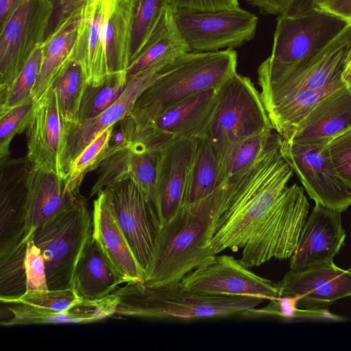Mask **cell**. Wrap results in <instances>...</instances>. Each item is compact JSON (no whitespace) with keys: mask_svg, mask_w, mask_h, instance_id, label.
<instances>
[{"mask_svg":"<svg viewBox=\"0 0 351 351\" xmlns=\"http://www.w3.org/2000/svg\"><path fill=\"white\" fill-rule=\"evenodd\" d=\"M275 133L256 160L224 182L217 192L206 247L213 254L241 250L247 268L294 253L310 205L302 187L288 186L293 170Z\"/></svg>","mask_w":351,"mask_h":351,"instance_id":"6da1fadb","label":"cell"},{"mask_svg":"<svg viewBox=\"0 0 351 351\" xmlns=\"http://www.w3.org/2000/svg\"><path fill=\"white\" fill-rule=\"evenodd\" d=\"M112 293L116 315L151 319L195 320L242 315L265 300L260 298L214 295L185 289L180 283L149 285L127 282Z\"/></svg>","mask_w":351,"mask_h":351,"instance_id":"7a4b0ae2","label":"cell"},{"mask_svg":"<svg viewBox=\"0 0 351 351\" xmlns=\"http://www.w3.org/2000/svg\"><path fill=\"white\" fill-rule=\"evenodd\" d=\"M237 53L233 49L183 53L176 64L136 101L129 113L135 130L199 93L218 88L237 72Z\"/></svg>","mask_w":351,"mask_h":351,"instance_id":"3957f363","label":"cell"},{"mask_svg":"<svg viewBox=\"0 0 351 351\" xmlns=\"http://www.w3.org/2000/svg\"><path fill=\"white\" fill-rule=\"evenodd\" d=\"M217 192L199 202L183 206L160 226L151 271L144 283H179L189 272L215 255L206 247V242Z\"/></svg>","mask_w":351,"mask_h":351,"instance_id":"277c9868","label":"cell"},{"mask_svg":"<svg viewBox=\"0 0 351 351\" xmlns=\"http://www.w3.org/2000/svg\"><path fill=\"white\" fill-rule=\"evenodd\" d=\"M92 232L93 216L80 193L32 233L44 259L49 290L72 289L75 265Z\"/></svg>","mask_w":351,"mask_h":351,"instance_id":"5b68a950","label":"cell"},{"mask_svg":"<svg viewBox=\"0 0 351 351\" xmlns=\"http://www.w3.org/2000/svg\"><path fill=\"white\" fill-rule=\"evenodd\" d=\"M273 130L261 93L249 77L235 72L217 88L215 112L204 136L219 156L234 144Z\"/></svg>","mask_w":351,"mask_h":351,"instance_id":"8992f818","label":"cell"},{"mask_svg":"<svg viewBox=\"0 0 351 351\" xmlns=\"http://www.w3.org/2000/svg\"><path fill=\"white\" fill-rule=\"evenodd\" d=\"M271 55L258 75L280 73L324 49L349 24L330 13L315 10L300 16H277Z\"/></svg>","mask_w":351,"mask_h":351,"instance_id":"52a82bcc","label":"cell"},{"mask_svg":"<svg viewBox=\"0 0 351 351\" xmlns=\"http://www.w3.org/2000/svg\"><path fill=\"white\" fill-rule=\"evenodd\" d=\"M351 51V25L318 53L276 75H258L265 110L306 90H315L341 80Z\"/></svg>","mask_w":351,"mask_h":351,"instance_id":"ba28073f","label":"cell"},{"mask_svg":"<svg viewBox=\"0 0 351 351\" xmlns=\"http://www.w3.org/2000/svg\"><path fill=\"white\" fill-rule=\"evenodd\" d=\"M52 12L51 0H21L0 25V97L10 90L44 42Z\"/></svg>","mask_w":351,"mask_h":351,"instance_id":"9c48e42d","label":"cell"},{"mask_svg":"<svg viewBox=\"0 0 351 351\" xmlns=\"http://www.w3.org/2000/svg\"><path fill=\"white\" fill-rule=\"evenodd\" d=\"M172 10L177 27L191 51L239 47L256 35L257 16L240 7L214 11Z\"/></svg>","mask_w":351,"mask_h":351,"instance_id":"30bf717a","label":"cell"},{"mask_svg":"<svg viewBox=\"0 0 351 351\" xmlns=\"http://www.w3.org/2000/svg\"><path fill=\"white\" fill-rule=\"evenodd\" d=\"M105 189L110 195L115 219L145 279L151 271L161 226L156 207L131 178Z\"/></svg>","mask_w":351,"mask_h":351,"instance_id":"8fae6325","label":"cell"},{"mask_svg":"<svg viewBox=\"0 0 351 351\" xmlns=\"http://www.w3.org/2000/svg\"><path fill=\"white\" fill-rule=\"evenodd\" d=\"M280 151L315 204L340 212L351 205V187L337 173L326 144L282 139Z\"/></svg>","mask_w":351,"mask_h":351,"instance_id":"7c38bea8","label":"cell"},{"mask_svg":"<svg viewBox=\"0 0 351 351\" xmlns=\"http://www.w3.org/2000/svg\"><path fill=\"white\" fill-rule=\"evenodd\" d=\"M217 88L199 93L169 108L135 130L133 144L160 152L182 139L206 134L217 104Z\"/></svg>","mask_w":351,"mask_h":351,"instance_id":"4fadbf2b","label":"cell"},{"mask_svg":"<svg viewBox=\"0 0 351 351\" xmlns=\"http://www.w3.org/2000/svg\"><path fill=\"white\" fill-rule=\"evenodd\" d=\"M195 293L243 296L270 300L279 296L278 284L259 276L230 255L217 254L189 272L180 282Z\"/></svg>","mask_w":351,"mask_h":351,"instance_id":"5bb4252c","label":"cell"},{"mask_svg":"<svg viewBox=\"0 0 351 351\" xmlns=\"http://www.w3.org/2000/svg\"><path fill=\"white\" fill-rule=\"evenodd\" d=\"M182 54L163 59L129 77L122 95L99 115L81 123H66L62 161L65 178L69 166L80 153L101 132L128 115L140 95L169 72L176 64Z\"/></svg>","mask_w":351,"mask_h":351,"instance_id":"9a60e30c","label":"cell"},{"mask_svg":"<svg viewBox=\"0 0 351 351\" xmlns=\"http://www.w3.org/2000/svg\"><path fill=\"white\" fill-rule=\"evenodd\" d=\"M66 123L61 114L53 89L49 87L35 102L25 130L26 156L33 166L65 178L62 161Z\"/></svg>","mask_w":351,"mask_h":351,"instance_id":"2e32d148","label":"cell"},{"mask_svg":"<svg viewBox=\"0 0 351 351\" xmlns=\"http://www.w3.org/2000/svg\"><path fill=\"white\" fill-rule=\"evenodd\" d=\"M341 212L315 204L290 258V271L298 273L334 264L344 245Z\"/></svg>","mask_w":351,"mask_h":351,"instance_id":"e0dca14e","label":"cell"},{"mask_svg":"<svg viewBox=\"0 0 351 351\" xmlns=\"http://www.w3.org/2000/svg\"><path fill=\"white\" fill-rule=\"evenodd\" d=\"M0 254L24 238L29 181L33 165L25 156L0 159Z\"/></svg>","mask_w":351,"mask_h":351,"instance_id":"ac0fdd59","label":"cell"},{"mask_svg":"<svg viewBox=\"0 0 351 351\" xmlns=\"http://www.w3.org/2000/svg\"><path fill=\"white\" fill-rule=\"evenodd\" d=\"M199 138L182 139L160 152L154 204L161 226L184 206L189 167Z\"/></svg>","mask_w":351,"mask_h":351,"instance_id":"d6986e66","label":"cell"},{"mask_svg":"<svg viewBox=\"0 0 351 351\" xmlns=\"http://www.w3.org/2000/svg\"><path fill=\"white\" fill-rule=\"evenodd\" d=\"M48 289L45 265L32 234L0 254V300L16 304L27 292Z\"/></svg>","mask_w":351,"mask_h":351,"instance_id":"ffe728a7","label":"cell"},{"mask_svg":"<svg viewBox=\"0 0 351 351\" xmlns=\"http://www.w3.org/2000/svg\"><path fill=\"white\" fill-rule=\"evenodd\" d=\"M277 284L279 296H298L300 307L322 308L351 297V271L335 263L298 273L289 271Z\"/></svg>","mask_w":351,"mask_h":351,"instance_id":"44dd1931","label":"cell"},{"mask_svg":"<svg viewBox=\"0 0 351 351\" xmlns=\"http://www.w3.org/2000/svg\"><path fill=\"white\" fill-rule=\"evenodd\" d=\"M108 0H86L83 5L72 60L80 65L86 84L94 86L110 76L104 45V21Z\"/></svg>","mask_w":351,"mask_h":351,"instance_id":"7402d4cb","label":"cell"},{"mask_svg":"<svg viewBox=\"0 0 351 351\" xmlns=\"http://www.w3.org/2000/svg\"><path fill=\"white\" fill-rule=\"evenodd\" d=\"M351 126V92L343 85L318 101L287 139L298 144H327Z\"/></svg>","mask_w":351,"mask_h":351,"instance_id":"603a6c76","label":"cell"},{"mask_svg":"<svg viewBox=\"0 0 351 351\" xmlns=\"http://www.w3.org/2000/svg\"><path fill=\"white\" fill-rule=\"evenodd\" d=\"M92 216L93 237L126 283L143 282L145 275L115 219L107 190L97 195Z\"/></svg>","mask_w":351,"mask_h":351,"instance_id":"cb8c5ba5","label":"cell"},{"mask_svg":"<svg viewBox=\"0 0 351 351\" xmlns=\"http://www.w3.org/2000/svg\"><path fill=\"white\" fill-rule=\"evenodd\" d=\"M117 298L113 293L98 300L81 299L69 308L53 311L26 304L8 308L10 319L1 321L4 326L27 324H86L114 315Z\"/></svg>","mask_w":351,"mask_h":351,"instance_id":"d4e9b609","label":"cell"},{"mask_svg":"<svg viewBox=\"0 0 351 351\" xmlns=\"http://www.w3.org/2000/svg\"><path fill=\"white\" fill-rule=\"evenodd\" d=\"M124 282L125 280L91 235L73 271L72 289L75 294L82 300H98Z\"/></svg>","mask_w":351,"mask_h":351,"instance_id":"484cf974","label":"cell"},{"mask_svg":"<svg viewBox=\"0 0 351 351\" xmlns=\"http://www.w3.org/2000/svg\"><path fill=\"white\" fill-rule=\"evenodd\" d=\"M80 194L69 193L65 178L32 166L29 181L25 238L69 205Z\"/></svg>","mask_w":351,"mask_h":351,"instance_id":"4316f807","label":"cell"},{"mask_svg":"<svg viewBox=\"0 0 351 351\" xmlns=\"http://www.w3.org/2000/svg\"><path fill=\"white\" fill-rule=\"evenodd\" d=\"M136 0H108L104 21L109 75L127 72L130 64L133 16Z\"/></svg>","mask_w":351,"mask_h":351,"instance_id":"83f0119b","label":"cell"},{"mask_svg":"<svg viewBox=\"0 0 351 351\" xmlns=\"http://www.w3.org/2000/svg\"><path fill=\"white\" fill-rule=\"evenodd\" d=\"M80 14L64 23L43 44V60L40 73L32 93L36 102L58 76L73 61L71 50L80 23Z\"/></svg>","mask_w":351,"mask_h":351,"instance_id":"f1b7e54d","label":"cell"},{"mask_svg":"<svg viewBox=\"0 0 351 351\" xmlns=\"http://www.w3.org/2000/svg\"><path fill=\"white\" fill-rule=\"evenodd\" d=\"M221 185L219 154L204 136L199 140L189 167L184 206L194 204L210 197Z\"/></svg>","mask_w":351,"mask_h":351,"instance_id":"f546056e","label":"cell"},{"mask_svg":"<svg viewBox=\"0 0 351 351\" xmlns=\"http://www.w3.org/2000/svg\"><path fill=\"white\" fill-rule=\"evenodd\" d=\"M189 51H191L177 27L169 5L139 54L130 62L128 78L163 59Z\"/></svg>","mask_w":351,"mask_h":351,"instance_id":"4dcf8cb0","label":"cell"},{"mask_svg":"<svg viewBox=\"0 0 351 351\" xmlns=\"http://www.w3.org/2000/svg\"><path fill=\"white\" fill-rule=\"evenodd\" d=\"M345 85L342 79L315 90L299 93L266 110L274 130L287 139L299 123L324 97Z\"/></svg>","mask_w":351,"mask_h":351,"instance_id":"1f68e13d","label":"cell"},{"mask_svg":"<svg viewBox=\"0 0 351 351\" xmlns=\"http://www.w3.org/2000/svg\"><path fill=\"white\" fill-rule=\"evenodd\" d=\"M128 80L127 72H123L108 76L99 85L86 84L74 124L93 119L108 108L122 95Z\"/></svg>","mask_w":351,"mask_h":351,"instance_id":"d6a6232c","label":"cell"},{"mask_svg":"<svg viewBox=\"0 0 351 351\" xmlns=\"http://www.w3.org/2000/svg\"><path fill=\"white\" fill-rule=\"evenodd\" d=\"M86 80L78 64L72 61L53 82L58 106L66 123L74 124L84 93Z\"/></svg>","mask_w":351,"mask_h":351,"instance_id":"836d02e7","label":"cell"},{"mask_svg":"<svg viewBox=\"0 0 351 351\" xmlns=\"http://www.w3.org/2000/svg\"><path fill=\"white\" fill-rule=\"evenodd\" d=\"M275 133L273 130L247 138L232 145L219 156L221 184L250 166L263 152Z\"/></svg>","mask_w":351,"mask_h":351,"instance_id":"e575fe53","label":"cell"},{"mask_svg":"<svg viewBox=\"0 0 351 351\" xmlns=\"http://www.w3.org/2000/svg\"><path fill=\"white\" fill-rule=\"evenodd\" d=\"M112 125L97 134L69 166L65 178L66 189L69 193H79L86 175L97 170L106 157Z\"/></svg>","mask_w":351,"mask_h":351,"instance_id":"d590c367","label":"cell"},{"mask_svg":"<svg viewBox=\"0 0 351 351\" xmlns=\"http://www.w3.org/2000/svg\"><path fill=\"white\" fill-rule=\"evenodd\" d=\"M169 5V0H136L133 16L130 62L139 54Z\"/></svg>","mask_w":351,"mask_h":351,"instance_id":"8d00e7d4","label":"cell"},{"mask_svg":"<svg viewBox=\"0 0 351 351\" xmlns=\"http://www.w3.org/2000/svg\"><path fill=\"white\" fill-rule=\"evenodd\" d=\"M298 296H278L269 300L263 308H253L241 315L247 317L274 316L284 319H315L335 322L345 320L343 317L330 313L325 308H302L298 306Z\"/></svg>","mask_w":351,"mask_h":351,"instance_id":"74e56055","label":"cell"},{"mask_svg":"<svg viewBox=\"0 0 351 351\" xmlns=\"http://www.w3.org/2000/svg\"><path fill=\"white\" fill-rule=\"evenodd\" d=\"M43 52L42 45L36 49L12 86L0 97V114L33 100L32 93L40 73Z\"/></svg>","mask_w":351,"mask_h":351,"instance_id":"f35d334b","label":"cell"},{"mask_svg":"<svg viewBox=\"0 0 351 351\" xmlns=\"http://www.w3.org/2000/svg\"><path fill=\"white\" fill-rule=\"evenodd\" d=\"M160 152L147 151L132 144L130 157V178L135 181L154 202Z\"/></svg>","mask_w":351,"mask_h":351,"instance_id":"ab89813d","label":"cell"},{"mask_svg":"<svg viewBox=\"0 0 351 351\" xmlns=\"http://www.w3.org/2000/svg\"><path fill=\"white\" fill-rule=\"evenodd\" d=\"M132 146L106 153V156L97 169V180L90 189V197L110 184L130 178Z\"/></svg>","mask_w":351,"mask_h":351,"instance_id":"60d3db41","label":"cell"},{"mask_svg":"<svg viewBox=\"0 0 351 351\" xmlns=\"http://www.w3.org/2000/svg\"><path fill=\"white\" fill-rule=\"evenodd\" d=\"M34 104L30 100L0 114V159L10 156V145L14 137L26 130Z\"/></svg>","mask_w":351,"mask_h":351,"instance_id":"b9f144b4","label":"cell"},{"mask_svg":"<svg viewBox=\"0 0 351 351\" xmlns=\"http://www.w3.org/2000/svg\"><path fill=\"white\" fill-rule=\"evenodd\" d=\"M81 299L73 289L35 291L25 293L16 304H26L53 311L69 308Z\"/></svg>","mask_w":351,"mask_h":351,"instance_id":"7bdbcfd3","label":"cell"},{"mask_svg":"<svg viewBox=\"0 0 351 351\" xmlns=\"http://www.w3.org/2000/svg\"><path fill=\"white\" fill-rule=\"evenodd\" d=\"M326 147L337 173L351 187V126L334 136Z\"/></svg>","mask_w":351,"mask_h":351,"instance_id":"ee69618b","label":"cell"},{"mask_svg":"<svg viewBox=\"0 0 351 351\" xmlns=\"http://www.w3.org/2000/svg\"><path fill=\"white\" fill-rule=\"evenodd\" d=\"M86 0H51L53 12L46 38L52 35L64 23L80 14Z\"/></svg>","mask_w":351,"mask_h":351,"instance_id":"f6af8a7d","label":"cell"},{"mask_svg":"<svg viewBox=\"0 0 351 351\" xmlns=\"http://www.w3.org/2000/svg\"><path fill=\"white\" fill-rule=\"evenodd\" d=\"M134 132V122L128 114L113 124L106 153L132 145Z\"/></svg>","mask_w":351,"mask_h":351,"instance_id":"bcb514c9","label":"cell"},{"mask_svg":"<svg viewBox=\"0 0 351 351\" xmlns=\"http://www.w3.org/2000/svg\"><path fill=\"white\" fill-rule=\"evenodd\" d=\"M173 8L214 11L239 7L238 0H169Z\"/></svg>","mask_w":351,"mask_h":351,"instance_id":"7dc6e473","label":"cell"},{"mask_svg":"<svg viewBox=\"0 0 351 351\" xmlns=\"http://www.w3.org/2000/svg\"><path fill=\"white\" fill-rule=\"evenodd\" d=\"M316 10L335 15L351 25V0H319Z\"/></svg>","mask_w":351,"mask_h":351,"instance_id":"c3c4849f","label":"cell"},{"mask_svg":"<svg viewBox=\"0 0 351 351\" xmlns=\"http://www.w3.org/2000/svg\"><path fill=\"white\" fill-rule=\"evenodd\" d=\"M250 5L257 8L264 14L279 16L286 14L295 0H246Z\"/></svg>","mask_w":351,"mask_h":351,"instance_id":"681fc988","label":"cell"},{"mask_svg":"<svg viewBox=\"0 0 351 351\" xmlns=\"http://www.w3.org/2000/svg\"><path fill=\"white\" fill-rule=\"evenodd\" d=\"M319 0H295L286 14L289 16H300L308 14L317 8Z\"/></svg>","mask_w":351,"mask_h":351,"instance_id":"f907efd6","label":"cell"},{"mask_svg":"<svg viewBox=\"0 0 351 351\" xmlns=\"http://www.w3.org/2000/svg\"><path fill=\"white\" fill-rule=\"evenodd\" d=\"M21 0H0V25L8 19Z\"/></svg>","mask_w":351,"mask_h":351,"instance_id":"816d5d0a","label":"cell"},{"mask_svg":"<svg viewBox=\"0 0 351 351\" xmlns=\"http://www.w3.org/2000/svg\"><path fill=\"white\" fill-rule=\"evenodd\" d=\"M341 78L345 85L351 92V51L346 60Z\"/></svg>","mask_w":351,"mask_h":351,"instance_id":"f5cc1de1","label":"cell"}]
</instances>
